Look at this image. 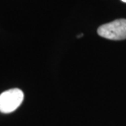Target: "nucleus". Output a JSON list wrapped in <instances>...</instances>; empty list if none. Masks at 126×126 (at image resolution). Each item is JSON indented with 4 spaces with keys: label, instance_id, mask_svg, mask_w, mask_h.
Here are the masks:
<instances>
[{
    "label": "nucleus",
    "instance_id": "nucleus-2",
    "mask_svg": "<svg viewBox=\"0 0 126 126\" xmlns=\"http://www.w3.org/2000/svg\"><path fill=\"white\" fill-rule=\"evenodd\" d=\"M24 93L20 89H11L0 94V112L11 113L16 110L23 102Z\"/></svg>",
    "mask_w": 126,
    "mask_h": 126
},
{
    "label": "nucleus",
    "instance_id": "nucleus-1",
    "mask_svg": "<svg viewBox=\"0 0 126 126\" xmlns=\"http://www.w3.org/2000/svg\"><path fill=\"white\" fill-rule=\"evenodd\" d=\"M98 34L110 40L120 41L126 39V20L119 19L101 25L98 29Z\"/></svg>",
    "mask_w": 126,
    "mask_h": 126
},
{
    "label": "nucleus",
    "instance_id": "nucleus-3",
    "mask_svg": "<svg viewBox=\"0 0 126 126\" xmlns=\"http://www.w3.org/2000/svg\"><path fill=\"white\" fill-rule=\"evenodd\" d=\"M122 2H126V0H121Z\"/></svg>",
    "mask_w": 126,
    "mask_h": 126
}]
</instances>
